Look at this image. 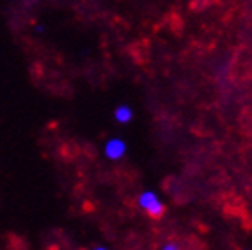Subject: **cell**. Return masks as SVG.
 <instances>
[{
    "label": "cell",
    "mask_w": 252,
    "mask_h": 250,
    "mask_svg": "<svg viewBox=\"0 0 252 250\" xmlns=\"http://www.w3.org/2000/svg\"><path fill=\"white\" fill-rule=\"evenodd\" d=\"M132 118H134V113H132L131 107L126 106V104H122V106H118L117 109H115V120H117L118 124H129Z\"/></svg>",
    "instance_id": "3957f363"
},
{
    "label": "cell",
    "mask_w": 252,
    "mask_h": 250,
    "mask_svg": "<svg viewBox=\"0 0 252 250\" xmlns=\"http://www.w3.org/2000/svg\"><path fill=\"white\" fill-rule=\"evenodd\" d=\"M127 152V145L124 140H118V138H113L106 143V149H104V154L109 159L117 161V159H122Z\"/></svg>",
    "instance_id": "7a4b0ae2"
},
{
    "label": "cell",
    "mask_w": 252,
    "mask_h": 250,
    "mask_svg": "<svg viewBox=\"0 0 252 250\" xmlns=\"http://www.w3.org/2000/svg\"><path fill=\"white\" fill-rule=\"evenodd\" d=\"M138 206L151 218H161L165 215V204L161 202L154 191H143L138 197Z\"/></svg>",
    "instance_id": "6da1fadb"
},
{
    "label": "cell",
    "mask_w": 252,
    "mask_h": 250,
    "mask_svg": "<svg viewBox=\"0 0 252 250\" xmlns=\"http://www.w3.org/2000/svg\"><path fill=\"white\" fill-rule=\"evenodd\" d=\"M95 250H107V249H104V247H98V249H95Z\"/></svg>",
    "instance_id": "5b68a950"
},
{
    "label": "cell",
    "mask_w": 252,
    "mask_h": 250,
    "mask_svg": "<svg viewBox=\"0 0 252 250\" xmlns=\"http://www.w3.org/2000/svg\"><path fill=\"white\" fill-rule=\"evenodd\" d=\"M161 250H181L177 243H166V245L161 247Z\"/></svg>",
    "instance_id": "277c9868"
}]
</instances>
